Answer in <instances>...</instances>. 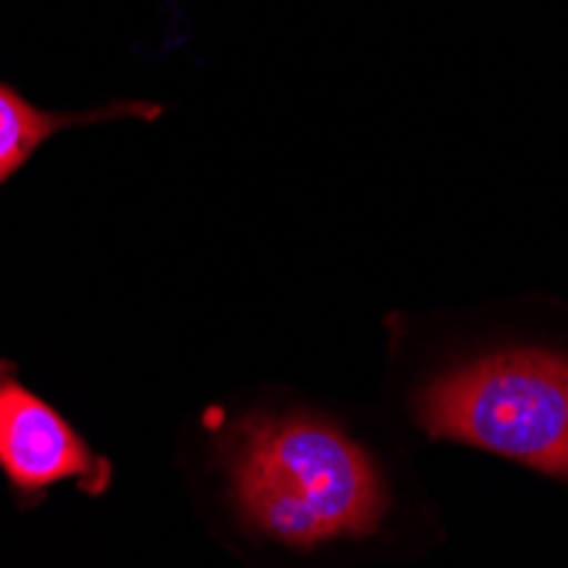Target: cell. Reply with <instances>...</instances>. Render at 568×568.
Wrapping results in <instances>:
<instances>
[{"label":"cell","instance_id":"cell-4","mask_svg":"<svg viewBox=\"0 0 568 568\" xmlns=\"http://www.w3.org/2000/svg\"><path fill=\"white\" fill-rule=\"evenodd\" d=\"M123 116H136L150 123L164 116V106L161 102L123 99V102H113V106H99L92 113H51V110L34 106V102L21 95L14 85L0 82V187L34 158L41 143L59 136L62 130L102 123V120H123Z\"/></svg>","mask_w":568,"mask_h":568},{"label":"cell","instance_id":"cell-2","mask_svg":"<svg viewBox=\"0 0 568 568\" xmlns=\"http://www.w3.org/2000/svg\"><path fill=\"white\" fill-rule=\"evenodd\" d=\"M419 423L568 480V357L531 347L459 365L423 392Z\"/></svg>","mask_w":568,"mask_h":568},{"label":"cell","instance_id":"cell-3","mask_svg":"<svg viewBox=\"0 0 568 568\" xmlns=\"http://www.w3.org/2000/svg\"><path fill=\"white\" fill-rule=\"evenodd\" d=\"M0 467L24 494L59 480H79L89 490L110 484V463L92 456L59 412L11 375H0Z\"/></svg>","mask_w":568,"mask_h":568},{"label":"cell","instance_id":"cell-1","mask_svg":"<svg viewBox=\"0 0 568 568\" xmlns=\"http://www.w3.org/2000/svg\"><path fill=\"white\" fill-rule=\"evenodd\" d=\"M229 467L242 518L296 548L372 535L385 514L372 456L324 419H245L232 436Z\"/></svg>","mask_w":568,"mask_h":568}]
</instances>
